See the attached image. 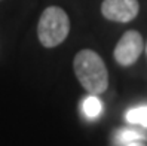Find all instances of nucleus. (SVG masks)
Instances as JSON below:
<instances>
[{
    "label": "nucleus",
    "mask_w": 147,
    "mask_h": 146,
    "mask_svg": "<svg viewBox=\"0 0 147 146\" xmlns=\"http://www.w3.org/2000/svg\"><path fill=\"white\" fill-rule=\"evenodd\" d=\"M101 110H102V105H101L100 98L95 96V94H91V96H88L85 98V101H83V115L88 119L98 118Z\"/></svg>",
    "instance_id": "obj_5"
},
{
    "label": "nucleus",
    "mask_w": 147,
    "mask_h": 146,
    "mask_svg": "<svg viewBox=\"0 0 147 146\" xmlns=\"http://www.w3.org/2000/svg\"><path fill=\"white\" fill-rule=\"evenodd\" d=\"M70 31V20L58 6L46 7L37 24V37L45 48H55L63 43Z\"/></svg>",
    "instance_id": "obj_2"
},
{
    "label": "nucleus",
    "mask_w": 147,
    "mask_h": 146,
    "mask_svg": "<svg viewBox=\"0 0 147 146\" xmlns=\"http://www.w3.org/2000/svg\"><path fill=\"white\" fill-rule=\"evenodd\" d=\"M138 0H104L101 3V14L106 20L115 22H129L138 15Z\"/></svg>",
    "instance_id": "obj_4"
},
{
    "label": "nucleus",
    "mask_w": 147,
    "mask_h": 146,
    "mask_svg": "<svg viewBox=\"0 0 147 146\" xmlns=\"http://www.w3.org/2000/svg\"><path fill=\"white\" fill-rule=\"evenodd\" d=\"M146 134L140 130L135 128H122L116 133V143L117 145H128L131 142H138V140H144Z\"/></svg>",
    "instance_id": "obj_6"
},
{
    "label": "nucleus",
    "mask_w": 147,
    "mask_h": 146,
    "mask_svg": "<svg viewBox=\"0 0 147 146\" xmlns=\"http://www.w3.org/2000/svg\"><path fill=\"white\" fill-rule=\"evenodd\" d=\"M126 121L134 125L147 127V105L132 107L126 112Z\"/></svg>",
    "instance_id": "obj_7"
},
{
    "label": "nucleus",
    "mask_w": 147,
    "mask_h": 146,
    "mask_svg": "<svg viewBox=\"0 0 147 146\" xmlns=\"http://www.w3.org/2000/svg\"><path fill=\"white\" fill-rule=\"evenodd\" d=\"M125 146H146V145H143V143H140V142H131V143H128V145H125Z\"/></svg>",
    "instance_id": "obj_8"
},
{
    "label": "nucleus",
    "mask_w": 147,
    "mask_h": 146,
    "mask_svg": "<svg viewBox=\"0 0 147 146\" xmlns=\"http://www.w3.org/2000/svg\"><path fill=\"white\" fill-rule=\"evenodd\" d=\"M143 49H144L143 36L135 30H128L119 39L115 48V60L120 66H131L141 55Z\"/></svg>",
    "instance_id": "obj_3"
},
{
    "label": "nucleus",
    "mask_w": 147,
    "mask_h": 146,
    "mask_svg": "<svg viewBox=\"0 0 147 146\" xmlns=\"http://www.w3.org/2000/svg\"><path fill=\"white\" fill-rule=\"evenodd\" d=\"M146 54H147V45H146Z\"/></svg>",
    "instance_id": "obj_9"
},
{
    "label": "nucleus",
    "mask_w": 147,
    "mask_h": 146,
    "mask_svg": "<svg viewBox=\"0 0 147 146\" xmlns=\"http://www.w3.org/2000/svg\"><path fill=\"white\" fill-rule=\"evenodd\" d=\"M73 67L79 82L89 94L98 96V94L107 90L109 72L102 58L95 51L92 49L79 51L74 57Z\"/></svg>",
    "instance_id": "obj_1"
}]
</instances>
